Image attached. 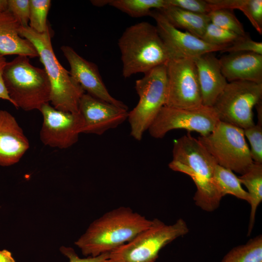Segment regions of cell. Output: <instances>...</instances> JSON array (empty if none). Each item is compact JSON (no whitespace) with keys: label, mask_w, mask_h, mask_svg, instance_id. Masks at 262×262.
I'll return each mask as SVG.
<instances>
[{"label":"cell","mask_w":262,"mask_h":262,"mask_svg":"<svg viewBox=\"0 0 262 262\" xmlns=\"http://www.w3.org/2000/svg\"><path fill=\"white\" fill-rule=\"evenodd\" d=\"M172 154L168 166L192 179L196 188L195 204L208 212L217 209L223 197L213 179L217 163L206 148L188 132L174 141Z\"/></svg>","instance_id":"6da1fadb"},{"label":"cell","mask_w":262,"mask_h":262,"mask_svg":"<svg viewBox=\"0 0 262 262\" xmlns=\"http://www.w3.org/2000/svg\"><path fill=\"white\" fill-rule=\"evenodd\" d=\"M152 223L130 207H120L94 220L75 245L83 255L96 257L128 243Z\"/></svg>","instance_id":"7a4b0ae2"},{"label":"cell","mask_w":262,"mask_h":262,"mask_svg":"<svg viewBox=\"0 0 262 262\" xmlns=\"http://www.w3.org/2000/svg\"><path fill=\"white\" fill-rule=\"evenodd\" d=\"M18 33L33 45L38 54L50 82L52 106L60 111L79 113V102L85 92L58 61L52 46L49 27L45 32L39 33L29 26H20Z\"/></svg>","instance_id":"3957f363"},{"label":"cell","mask_w":262,"mask_h":262,"mask_svg":"<svg viewBox=\"0 0 262 262\" xmlns=\"http://www.w3.org/2000/svg\"><path fill=\"white\" fill-rule=\"evenodd\" d=\"M122 62V75L129 78L138 73H145L166 64L170 54L156 26L141 22L128 27L118 42Z\"/></svg>","instance_id":"277c9868"},{"label":"cell","mask_w":262,"mask_h":262,"mask_svg":"<svg viewBox=\"0 0 262 262\" xmlns=\"http://www.w3.org/2000/svg\"><path fill=\"white\" fill-rule=\"evenodd\" d=\"M3 79L13 105L17 109L39 111L50 102L51 88L46 72L33 66L27 56L17 55L7 62Z\"/></svg>","instance_id":"5b68a950"},{"label":"cell","mask_w":262,"mask_h":262,"mask_svg":"<svg viewBox=\"0 0 262 262\" xmlns=\"http://www.w3.org/2000/svg\"><path fill=\"white\" fill-rule=\"evenodd\" d=\"M188 232V227L182 218L170 225L154 219L150 226L110 252V259L111 262H155L164 246Z\"/></svg>","instance_id":"8992f818"},{"label":"cell","mask_w":262,"mask_h":262,"mask_svg":"<svg viewBox=\"0 0 262 262\" xmlns=\"http://www.w3.org/2000/svg\"><path fill=\"white\" fill-rule=\"evenodd\" d=\"M135 89L139 96L136 106L129 112L128 120L131 135L135 140H142L163 107L167 96L166 64L157 66L144 73L135 82Z\"/></svg>","instance_id":"52a82bcc"},{"label":"cell","mask_w":262,"mask_h":262,"mask_svg":"<svg viewBox=\"0 0 262 262\" xmlns=\"http://www.w3.org/2000/svg\"><path fill=\"white\" fill-rule=\"evenodd\" d=\"M198 140L217 164L241 175L253 164L243 129L219 121L214 130Z\"/></svg>","instance_id":"ba28073f"},{"label":"cell","mask_w":262,"mask_h":262,"mask_svg":"<svg viewBox=\"0 0 262 262\" xmlns=\"http://www.w3.org/2000/svg\"><path fill=\"white\" fill-rule=\"evenodd\" d=\"M262 100V83L228 82L212 107L219 121L242 129L253 126V108Z\"/></svg>","instance_id":"9c48e42d"},{"label":"cell","mask_w":262,"mask_h":262,"mask_svg":"<svg viewBox=\"0 0 262 262\" xmlns=\"http://www.w3.org/2000/svg\"><path fill=\"white\" fill-rule=\"evenodd\" d=\"M219 121L213 107L202 105L191 109L176 108L164 106L149 126L152 137L163 138L170 131L182 129L196 131L200 136L211 133Z\"/></svg>","instance_id":"30bf717a"},{"label":"cell","mask_w":262,"mask_h":262,"mask_svg":"<svg viewBox=\"0 0 262 262\" xmlns=\"http://www.w3.org/2000/svg\"><path fill=\"white\" fill-rule=\"evenodd\" d=\"M166 106L191 109L202 105L196 68L192 58L171 59L166 64Z\"/></svg>","instance_id":"8fae6325"},{"label":"cell","mask_w":262,"mask_h":262,"mask_svg":"<svg viewBox=\"0 0 262 262\" xmlns=\"http://www.w3.org/2000/svg\"><path fill=\"white\" fill-rule=\"evenodd\" d=\"M39 111L43 116L39 135L44 145L66 149L78 142L83 126V118L79 112L60 111L49 103L43 105Z\"/></svg>","instance_id":"7c38bea8"},{"label":"cell","mask_w":262,"mask_h":262,"mask_svg":"<svg viewBox=\"0 0 262 262\" xmlns=\"http://www.w3.org/2000/svg\"><path fill=\"white\" fill-rule=\"evenodd\" d=\"M149 16L155 20L158 33L171 59H193L205 53L221 51L228 47L210 44L187 32L181 31L173 26L158 10H152Z\"/></svg>","instance_id":"4fadbf2b"},{"label":"cell","mask_w":262,"mask_h":262,"mask_svg":"<svg viewBox=\"0 0 262 262\" xmlns=\"http://www.w3.org/2000/svg\"><path fill=\"white\" fill-rule=\"evenodd\" d=\"M79 112L83 120L82 133L100 135L114 129L128 119L129 112L84 93L79 104Z\"/></svg>","instance_id":"5bb4252c"},{"label":"cell","mask_w":262,"mask_h":262,"mask_svg":"<svg viewBox=\"0 0 262 262\" xmlns=\"http://www.w3.org/2000/svg\"><path fill=\"white\" fill-rule=\"evenodd\" d=\"M61 49L70 65L71 75L85 93L86 92L94 98L128 110L126 105L109 93L96 64L82 58L68 46H63Z\"/></svg>","instance_id":"9a60e30c"},{"label":"cell","mask_w":262,"mask_h":262,"mask_svg":"<svg viewBox=\"0 0 262 262\" xmlns=\"http://www.w3.org/2000/svg\"><path fill=\"white\" fill-rule=\"evenodd\" d=\"M29 147V141L15 117L0 110V165L17 163Z\"/></svg>","instance_id":"2e32d148"},{"label":"cell","mask_w":262,"mask_h":262,"mask_svg":"<svg viewBox=\"0 0 262 262\" xmlns=\"http://www.w3.org/2000/svg\"><path fill=\"white\" fill-rule=\"evenodd\" d=\"M201 94L202 105L212 107L228 83L222 73L219 59L209 52L193 58Z\"/></svg>","instance_id":"e0dca14e"},{"label":"cell","mask_w":262,"mask_h":262,"mask_svg":"<svg viewBox=\"0 0 262 262\" xmlns=\"http://www.w3.org/2000/svg\"><path fill=\"white\" fill-rule=\"evenodd\" d=\"M219 60L222 73L227 81L262 83V55L250 52H230Z\"/></svg>","instance_id":"ac0fdd59"},{"label":"cell","mask_w":262,"mask_h":262,"mask_svg":"<svg viewBox=\"0 0 262 262\" xmlns=\"http://www.w3.org/2000/svg\"><path fill=\"white\" fill-rule=\"evenodd\" d=\"M20 25L8 10L0 13V54L39 57L33 45L18 33Z\"/></svg>","instance_id":"d6986e66"},{"label":"cell","mask_w":262,"mask_h":262,"mask_svg":"<svg viewBox=\"0 0 262 262\" xmlns=\"http://www.w3.org/2000/svg\"><path fill=\"white\" fill-rule=\"evenodd\" d=\"M159 11L173 26L200 38L210 23L207 14L195 13L172 5Z\"/></svg>","instance_id":"ffe728a7"},{"label":"cell","mask_w":262,"mask_h":262,"mask_svg":"<svg viewBox=\"0 0 262 262\" xmlns=\"http://www.w3.org/2000/svg\"><path fill=\"white\" fill-rule=\"evenodd\" d=\"M238 178L241 183L247 188L250 198L247 231V235H249L254 227L258 207L262 201V164L253 162L246 171Z\"/></svg>","instance_id":"44dd1931"},{"label":"cell","mask_w":262,"mask_h":262,"mask_svg":"<svg viewBox=\"0 0 262 262\" xmlns=\"http://www.w3.org/2000/svg\"><path fill=\"white\" fill-rule=\"evenodd\" d=\"M213 179L223 197L231 195L249 203V194L242 187L238 177L233 171L216 164L213 171Z\"/></svg>","instance_id":"7402d4cb"},{"label":"cell","mask_w":262,"mask_h":262,"mask_svg":"<svg viewBox=\"0 0 262 262\" xmlns=\"http://www.w3.org/2000/svg\"><path fill=\"white\" fill-rule=\"evenodd\" d=\"M108 4L133 17L149 16L169 6L167 0H109Z\"/></svg>","instance_id":"603a6c76"},{"label":"cell","mask_w":262,"mask_h":262,"mask_svg":"<svg viewBox=\"0 0 262 262\" xmlns=\"http://www.w3.org/2000/svg\"><path fill=\"white\" fill-rule=\"evenodd\" d=\"M221 262H262V235L232 248Z\"/></svg>","instance_id":"cb8c5ba5"},{"label":"cell","mask_w":262,"mask_h":262,"mask_svg":"<svg viewBox=\"0 0 262 262\" xmlns=\"http://www.w3.org/2000/svg\"><path fill=\"white\" fill-rule=\"evenodd\" d=\"M208 15L210 22L217 26L235 33L240 36H245L247 34L243 25L232 10L215 9L211 11Z\"/></svg>","instance_id":"d4e9b609"},{"label":"cell","mask_w":262,"mask_h":262,"mask_svg":"<svg viewBox=\"0 0 262 262\" xmlns=\"http://www.w3.org/2000/svg\"><path fill=\"white\" fill-rule=\"evenodd\" d=\"M51 5L49 0H30L29 27L39 33L49 27L47 18Z\"/></svg>","instance_id":"484cf974"},{"label":"cell","mask_w":262,"mask_h":262,"mask_svg":"<svg viewBox=\"0 0 262 262\" xmlns=\"http://www.w3.org/2000/svg\"><path fill=\"white\" fill-rule=\"evenodd\" d=\"M240 36L210 22L201 39L210 44L229 46Z\"/></svg>","instance_id":"4316f807"},{"label":"cell","mask_w":262,"mask_h":262,"mask_svg":"<svg viewBox=\"0 0 262 262\" xmlns=\"http://www.w3.org/2000/svg\"><path fill=\"white\" fill-rule=\"evenodd\" d=\"M243 130L250 143L249 150L253 162L262 164V125L257 123Z\"/></svg>","instance_id":"83f0119b"},{"label":"cell","mask_w":262,"mask_h":262,"mask_svg":"<svg viewBox=\"0 0 262 262\" xmlns=\"http://www.w3.org/2000/svg\"><path fill=\"white\" fill-rule=\"evenodd\" d=\"M222 52H250L262 55V42L254 41L246 34L240 36Z\"/></svg>","instance_id":"f1b7e54d"},{"label":"cell","mask_w":262,"mask_h":262,"mask_svg":"<svg viewBox=\"0 0 262 262\" xmlns=\"http://www.w3.org/2000/svg\"><path fill=\"white\" fill-rule=\"evenodd\" d=\"M30 0H7V9L19 23L20 26H29Z\"/></svg>","instance_id":"f546056e"},{"label":"cell","mask_w":262,"mask_h":262,"mask_svg":"<svg viewBox=\"0 0 262 262\" xmlns=\"http://www.w3.org/2000/svg\"><path fill=\"white\" fill-rule=\"evenodd\" d=\"M169 5L195 13L208 15L212 11L207 0H167Z\"/></svg>","instance_id":"4dcf8cb0"},{"label":"cell","mask_w":262,"mask_h":262,"mask_svg":"<svg viewBox=\"0 0 262 262\" xmlns=\"http://www.w3.org/2000/svg\"><path fill=\"white\" fill-rule=\"evenodd\" d=\"M244 14L255 30L262 34V0H247Z\"/></svg>","instance_id":"1f68e13d"},{"label":"cell","mask_w":262,"mask_h":262,"mask_svg":"<svg viewBox=\"0 0 262 262\" xmlns=\"http://www.w3.org/2000/svg\"><path fill=\"white\" fill-rule=\"evenodd\" d=\"M60 251L68 258L69 262H111L110 252L104 253L96 257L88 256L85 258H81L72 247L62 246L60 248Z\"/></svg>","instance_id":"d6a6232c"},{"label":"cell","mask_w":262,"mask_h":262,"mask_svg":"<svg viewBox=\"0 0 262 262\" xmlns=\"http://www.w3.org/2000/svg\"><path fill=\"white\" fill-rule=\"evenodd\" d=\"M7 62L4 55L0 54V98L6 100L13 104L4 85L3 79V73Z\"/></svg>","instance_id":"836d02e7"},{"label":"cell","mask_w":262,"mask_h":262,"mask_svg":"<svg viewBox=\"0 0 262 262\" xmlns=\"http://www.w3.org/2000/svg\"><path fill=\"white\" fill-rule=\"evenodd\" d=\"M0 262H16L10 251L6 249L0 250Z\"/></svg>","instance_id":"e575fe53"},{"label":"cell","mask_w":262,"mask_h":262,"mask_svg":"<svg viewBox=\"0 0 262 262\" xmlns=\"http://www.w3.org/2000/svg\"><path fill=\"white\" fill-rule=\"evenodd\" d=\"M257 112L258 123L262 125V100L259 102L255 106Z\"/></svg>","instance_id":"d590c367"},{"label":"cell","mask_w":262,"mask_h":262,"mask_svg":"<svg viewBox=\"0 0 262 262\" xmlns=\"http://www.w3.org/2000/svg\"><path fill=\"white\" fill-rule=\"evenodd\" d=\"M91 2L96 6H103L108 4L109 0H91Z\"/></svg>","instance_id":"8d00e7d4"},{"label":"cell","mask_w":262,"mask_h":262,"mask_svg":"<svg viewBox=\"0 0 262 262\" xmlns=\"http://www.w3.org/2000/svg\"><path fill=\"white\" fill-rule=\"evenodd\" d=\"M7 9V0H0V13Z\"/></svg>","instance_id":"74e56055"}]
</instances>
